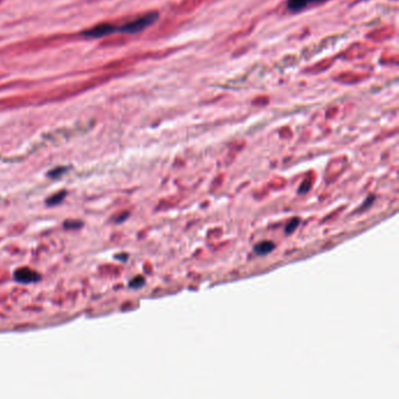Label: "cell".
Masks as SVG:
<instances>
[{
	"label": "cell",
	"instance_id": "cell-1",
	"mask_svg": "<svg viewBox=\"0 0 399 399\" xmlns=\"http://www.w3.org/2000/svg\"><path fill=\"white\" fill-rule=\"evenodd\" d=\"M158 18V13L157 12H150L146 13L144 16L138 17L131 22H128L123 24V25H115V34L116 33H127V34H135L142 32L143 30H145L146 27L151 26L153 23L156 22Z\"/></svg>",
	"mask_w": 399,
	"mask_h": 399
},
{
	"label": "cell",
	"instance_id": "cell-2",
	"mask_svg": "<svg viewBox=\"0 0 399 399\" xmlns=\"http://www.w3.org/2000/svg\"><path fill=\"white\" fill-rule=\"evenodd\" d=\"M110 34H115V25L104 23L85 31L82 36L85 38H90V39H99V38L110 36Z\"/></svg>",
	"mask_w": 399,
	"mask_h": 399
},
{
	"label": "cell",
	"instance_id": "cell-3",
	"mask_svg": "<svg viewBox=\"0 0 399 399\" xmlns=\"http://www.w3.org/2000/svg\"><path fill=\"white\" fill-rule=\"evenodd\" d=\"M15 279L18 282L22 283H32L38 281V280L40 279V275L38 274L36 271H33V269L24 267V268H19L18 271H16Z\"/></svg>",
	"mask_w": 399,
	"mask_h": 399
},
{
	"label": "cell",
	"instance_id": "cell-4",
	"mask_svg": "<svg viewBox=\"0 0 399 399\" xmlns=\"http://www.w3.org/2000/svg\"><path fill=\"white\" fill-rule=\"evenodd\" d=\"M327 0H288L287 8L292 12H300L302 10L309 8L311 5H317L325 3Z\"/></svg>",
	"mask_w": 399,
	"mask_h": 399
},
{
	"label": "cell",
	"instance_id": "cell-5",
	"mask_svg": "<svg viewBox=\"0 0 399 399\" xmlns=\"http://www.w3.org/2000/svg\"><path fill=\"white\" fill-rule=\"evenodd\" d=\"M274 244L271 243V241H262V243L255 245L254 246V252L259 255H266L274 250Z\"/></svg>",
	"mask_w": 399,
	"mask_h": 399
},
{
	"label": "cell",
	"instance_id": "cell-6",
	"mask_svg": "<svg viewBox=\"0 0 399 399\" xmlns=\"http://www.w3.org/2000/svg\"><path fill=\"white\" fill-rule=\"evenodd\" d=\"M65 197H66V192L65 191L60 192V193H57V194L52 195L51 198L47 199V205L53 206V205L60 204V203L65 199Z\"/></svg>",
	"mask_w": 399,
	"mask_h": 399
},
{
	"label": "cell",
	"instance_id": "cell-7",
	"mask_svg": "<svg viewBox=\"0 0 399 399\" xmlns=\"http://www.w3.org/2000/svg\"><path fill=\"white\" fill-rule=\"evenodd\" d=\"M300 218H293L290 222L288 223V225L286 226V233L287 234H292L294 231L296 230V227L300 225Z\"/></svg>",
	"mask_w": 399,
	"mask_h": 399
},
{
	"label": "cell",
	"instance_id": "cell-8",
	"mask_svg": "<svg viewBox=\"0 0 399 399\" xmlns=\"http://www.w3.org/2000/svg\"><path fill=\"white\" fill-rule=\"evenodd\" d=\"M144 283H145V280L143 279V276H136L132 281H130L129 285H130L131 288H141Z\"/></svg>",
	"mask_w": 399,
	"mask_h": 399
},
{
	"label": "cell",
	"instance_id": "cell-9",
	"mask_svg": "<svg viewBox=\"0 0 399 399\" xmlns=\"http://www.w3.org/2000/svg\"><path fill=\"white\" fill-rule=\"evenodd\" d=\"M82 223L79 222V220H68V222L65 223V227L67 229H78V227H81Z\"/></svg>",
	"mask_w": 399,
	"mask_h": 399
}]
</instances>
